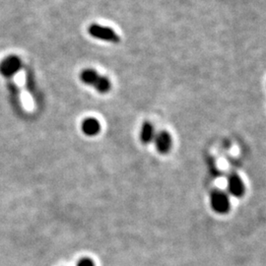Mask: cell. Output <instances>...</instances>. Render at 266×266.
<instances>
[{"label":"cell","instance_id":"cell-1","mask_svg":"<svg viewBox=\"0 0 266 266\" xmlns=\"http://www.w3.org/2000/svg\"><path fill=\"white\" fill-rule=\"evenodd\" d=\"M23 68V63L17 55H8L0 63V74L4 78L10 80Z\"/></svg>","mask_w":266,"mask_h":266},{"label":"cell","instance_id":"cell-2","mask_svg":"<svg viewBox=\"0 0 266 266\" xmlns=\"http://www.w3.org/2000/svg\"><path fill=\"white\" fill-rule=\"evenodd\" d=\"M210 205L218 214H227L231 209L229 195L223 190H214L210 194Z\"/></svg>","mask_w":266,"mask_h":266},{"label":"cell","instance_id":"cell-3","mask_svg":"<svg viewBox=\"0 0 266 266\" xmlns=\"http://www.w3.org/2000/svg\"><path fill=\"white\" fill-rule=\"evenodd\" d=\"M89 35L93 38H98L105 42L116 44L119 42V37L114 32L112 28L99 25V24H92L89 26Z\"/></svg>","mask_w":266,"mask_h":266},{"label":"cell","instance_id":"cell-4","mask_svg":"<svg viewBox=\"0 0 266 266\" xmlns=\"http://www.w3.org/2000/svg\"><path fill=\"white\" fill-rule=\"evenodd\" d=\"M153 142L155 144L157 151L160 154H167V153L170 152V150L172 148V144H173L171 134L166 130H162L160 132L156 133Z\"/></svg>","mask_w":266,"mask_h":266},{"label":"cell","instance_id":"cell-5","mask_svg":"<svg viewBox=\"0 0 266 266\" xmlns=\"http://www.w3.org/2000/svg\"><path fill=\"white\" fill-rule=\"evenodd\" d=\"M228 191L229 193L235 197H241L244 194L245 188L241 177L233 173L228 177Z\"/></svg>","mask_w":266,"mask_h":266},{"label":"cell","instance_id":"cell-6","mask_svg":"<svg viewBox=\"0 0 266 266\" xmlns=\"http://www.w3.org/2000/svg\"><path fill=\"white\" fill-rule=\"evenodd\" d=\"M82 131L88 136H95L101 131V124L95 117H87L82 122Z\"/></svg>","mask_w":266,"mask_h":266},{"label":"cell","instance_id":"cell-7","mask_svg":"<svg viewBox=\"0 0 266 266\" xmlns=\"http://www.w3.org/2000/svg\"><path fill=\"white\" fill-rule=\"evenodd\" d=\"M156 135L155 127H153L152 124L149 121H145L141 127L140 131V140L144 144H149L154 141Z\"/></svg>","mask_w":266,"mask_h":266},{"label":"cell","instance_id":"cell-8","mask_svg":"<svg viewBox=\"0 0 266 266\" xmlns=\"http://www.w3.org/2000/svg\"><path fill=\"white\" fill-rule=\"evenodd\" d=\"M7 88L9 91L11 105L14 107V109L20 110L21 109V97H20V90L18 88V86L11 80H8Z\"/></svg>","mask_w":266,"mask_h":266},{"label":"cell","instance_id":"cell-9","mask_svg":"<svg viewBox=\"0 0 266 266\" xmlns=\"http://www.w3.org/2000/svg\"><path fill=\"white\" fill-rule=\"evenodd\" d=\"M99 77L100 74L95 69H91V68L84 69L80 73V80L82 81V83L89 86H94Z\"/></svg>","mask_w":266,"mask_h":266},{"label":"cell","instance_id":"cell-10","mask_svg":"<svg viewBox=\"0 0 266 266\" xmlns=\"http://www.w3.org/2000/svg\"><path fill=\"white\" fill-rule=\"evenodd\" d=\"M93 87H95L96 91L99 92L100 94H106L110 92V90L112 88V83L108 77L100 75Z\"/></svg>","mask_w":266,"mask_h":266},{"label":"cell","instance_id":"cell-11","mask_svg":"<svg viewBox=\"0 0 266 266\" xmlns=\"http://www.w3.org/2000/svg\"><path fill=\"white\" fill-rule=\"evenodd\" d=\"M26 86L27 90L34 96V98L36 99L37 97V90H36V82H35V78L33 72L27 68L26 70Z\"/></svg>","mask_w":266,"mask_h":266},{"label":"cell","instance_id":"cell-12","mask_svg":"<svg viewBox=\"0 0 266 266\" xmlns=\"http://www.w3.org/2000/svg\"><path fill=\"white\" fill-rule=\"evenodd\" d=\"M77 266H95L93 260H91L90 258H83L79 261Z\"/></svg>","mask_w":266,"mask_h":266}]
</instances>
